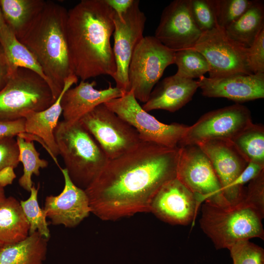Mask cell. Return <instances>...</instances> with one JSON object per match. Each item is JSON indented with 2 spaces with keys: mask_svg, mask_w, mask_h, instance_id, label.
<instances>
[{
  "mask_svg": "<svg viewBox=\"0 0 264 264\" xmlns=\"http://www.w3.org/2000/svg\"><path fill=\"white\" fill-rule=\"evenodd\" d=\"M179 147L142 141L136 148L109 160L85 190L91 213L115 220L149 212L160 188L176 177Z\"/></svg>",
  "mask_w": 264,
  "mask_h": 264,
  "instance_id": "1",
  "label": "cell"
},
{
  "mask_svg": "<svg viewBox=\"0 0 264 264\" xmlns=\"http://www.w3.org/2000/svg\"><path fill=\"white\" fill-rule=\"evenodd\" d=\"M114 10L105 0H82L67 11V35L75 75L82 81L113 78L116 65L110 38Z\"/></svg>",
  "mask_w": 264,
  "mask_h": 264,
  "instance_id": "2",
  "label": "cell"
},
{
  "mask_svg": "<svg viewBox=\"0 0 264 264\" xmlns=\"http://www.w3.org/2000/svg\"><path fill=\"white\" fill-rule=\"evenodd\" d=\"M67 11L60 4L46 1L33 23L18 39L42 67L55 100L66 81L76 76L67 41Z\"/></svg>",
  "mask_w": 264,
  "mask_h": 264,
  "instance_id": "3",
  "label": "cell"
},
{
  "mask_svg": "<svg viewBox=\"0 0 264 264\" xmlns=\"http://www.w3.org/2000/svg\"><path fill=\"white\" fill-rule=\"evenodd\" d=\"M54 136L70 178L77 186L85 190L109 159L79 120L58 122Z\"/></svg>",
  "mask_w": 264,
  "mask_h": 264,
  "instance_id": "4",
  "label": "cell"
},
{
  "mask_svg": "<svg viewBox=\"0 0 264 264\" xmlns=\"http://www.w3.org/2000/svg\"><path fill=\"white\" fill-rule=\"evenodd\" d=\"M263 217L243 200L227 207L204 202L199 224L216 249H229L241 240L264 239Z\"/></svg>",
  "mask_w": 264,
  "mask_h": 264,
  "instance_id": "5",
  "label": "cell"
},
{
  "mask_svg": "<svg viewBox=\"0 0 264 264\" xmlns=\"http://www.w3.org/2000/svg\"><path fill=\"white\" fill-rule=\"evenodd\" d=\"M55 101L43 78L32 70L19 67L0 90V119L24 118L29 113L48 108Z\"/></svg>",
  "mask_w": 264,
  "mask_h": 264,
  "instance_id": "6",
  "label": "cell"
},
{
  "mask_svg": "<svg viewBox=\"0 0 264 264\" xmlns=\"http://www.w3.org/2000/svg\"><path fill=\"white\" fill-rule=\"evenodd\" d=\"M176 51L154 36L144 37L135 48L128 69L129 90L137 100L145 103L166 68L174 64Z\"/></svg>",
  "mask_w": 264,
  "mask_h": 264,
  "instance_id": "7",
  "label": "cell"
},
{
  "mask_svg": "<svg viewBox=\"0 0 264 264\" xmlns=\"http://www.w3.org/2000/svg\"><path fill=\"white\" fill-rule=\"evenodd\" d=\"M79 120L109 160L132 151L143 141L132 126L104 104L96 106Z\"/></svg>",
  "mask_w": 264,
  "mask_h": 264,
  "instance_id": "8",
  "label": "cell"
},
{
  "mask_svg": "<svg viewBox=\"0 0 264 264\" xmlns=\"http://www.w3.org/2000/svg\"><path fill=\"white\" fill-rule=\"evenodd\" d=\"M176 177L196 195L200 204L230 205L209 158L198 145L179 147Z\"/></svg>",
  "mask_w": 264,
  "mask_h": 264,
  "instance_id": "9",
  "label": "cell"
},
{
  "mask_svg": "<svg viewBox=\"0 0 264 264\" xmlns=\"http://www.w3.org/2000/svg\"><path fill=\"white\" fill-rule=\"evenodd\" d=\"M104 104L132 126L145 142L178 147L188 126L180 123H163L145 111L135 98L132 89Z\"/></svg>",
  "mask_w": 264,
  "mask_h": 264,
  "instance_id": "10",
  "label": "cell"
},
{
  "mask_svg": "<svg viewBox=\"0 0 264 264\" xmlns=\"http://www.w3.org/2000/svg\"><path fill=\"white\" fill-rule=\"evenodd\" d=\"M251 123V112L242 105L236 104L213 110L188 126L178 147L216 139L232 141Z\"/></svg>",
  "mask_w": 264,
  "mask_h": 264,
  "instance_id": "11",
  "label": "cell"
},
{
  "mask_svg": "<svg viewBox=\"0 0 264 264\" xmlns=\"http://www.w3.org/2000/svg\"><path fill=\"white\" fill-rule=\"evenodd\" d=\"M192 48L201 53L208 61L209 78L253 74L249 67L247 48L229 39L223 28L218 26L202 32Z\"/></svg>",
  "mask_w": 264,
  "mask_h": 264,
  "instance_id": "12",
  "label": "cell"
},
{
  "mask_svg": "<svg viewBox=\"0 0 264 264\" xmlns=\"http://www.w3.org/2000/svg\"><path fill=\"white\" fill-rule=\"evenodd\" d=\"M139 1L134 0L126 13L113 17L114 30L112 48L116 71L113 78L116 87L124 93L129 91L128 69L134 50L144 37L146 17L139 8Z\"/></svg>",
  "mask_w": 264,
  "mask_h": 264,
  "instance_id": "13",
  "label": "cell"
},
{
  "mask_svg": "<svg viewBox=\"0 0 264 264\" xmlns=\"http://www.w3.org/2000/svg\"><path fill=\"white\" fill-rule=\"evenodd\" d=\"M202 33L191 16L188 0H175L163 9L154 37L177 51L193 48Z\"/></svg>",
  "mask_w": 264,
  "mask_h": 264,
  "instance_id": "14",
  "label": "cell"
},
{
  "mask_svg": "<svg viewBox=\"0 0 264 264\" xmlns=\"http://www.w3.org/2000/svg\"><path fill=\"white\" fill-rule=\"evenodd\" d=\"M200 205L196 195L176 177L157 192L150 212L167 223L185 225L194 223Z\"/></svg>",
  "mask_w": 264,
  "mask_h": 264,
  "instance_id": "15",
  "label": "cell"
},
{
  "mask_svg": "<svg viewBox=\"0 0 264 264\" xmlns=\"http://www.w3.org/2000/svg\"><path fill=\"white\" fill-rule=\"evenodd\" d=\"M60 169L64 178V189L57 196L46 197L44 210L52 224L74 227L91 213L89 200L85 190L72 181L66 169Z\"/></svg>",
  "mask_w": 264,
  "mask_h": 264,
  "instance_id": "16",
  "label": "cell"
},
{
  "mask_svg": "<svg viewBox=\"0 0 264 264\" xmlns=\"http://www.w3.org/2000/svg\"><path fill=\"white\" fill-rule=\"evenodd\" d=\"M209 158L230 205H235L232 185L248 161L231 140L216 139L198 145Z\"/></svg>",
  "mask_w": 264,
  "mask_h": 264,
  "instance_id": "17",
  "label": "cell"
},
{
  "mask_svg": "<svg viewBox=\"0 0 264 264\" xmlns=\"http://www.w3.org/2000/svg\"><path fill=\"white\" fill-rule=\"evenodd\" d=\"M198 82L202 95L207 97L225 98L238 103L264 97V73L218 78L203 76Z\"/></svg>",
  "mask_w": 264,
  "mask_h": 264,
  "instance_id": "18",
  "label": "cell"
},
{
  "mask_svg": "<svg viewBox=\"0 0 264 264\" xmlns=\"http://www.w3.org/2000/svg\"><path fill=\"white\" fill-rule=\"evenodd\" d=\"M96 85L95 81L81 80L79 85L65 92L61 100L64 121H78L96 106L121 97L124 93L117 87H112L110 84L108 88L101 90L94 88Z\"/></svg>",
  "mask_w": 264,
  "mask_h": 264,
  "instance_id": "19",
  "label": "cell"
},
{
  "mask_svg": "<svg viewBox=\"0 0 264 264\" xmlns=\"http://www.w3.org/2000/svg\"><path fill=\"white\" fill-rule=\"evenodd\" d=\"M198 88V81L175 74L159 82L142 107L147 112L155 110L175 112L192 100Z\"/></svg>",
  "mask_w": 264,
  "mask_h": 264,
  "instance_id": "20",
  "label": "cell"
},
{
  "mask_svg": "<svg viewBox=\"0 0 264 264\" xmlns=\"http://www.w3.org/2000/svg\"><path fill=\"white\" fill-rule=\"evenodd\" d=\"M78 79L76 76L70 77L65 82L59 96L50 106L40 111L29 113L24 118L25 132L35 135L43 140L48 149V154L59 167L57 157L59 153L54 131L62 113V96L73 84L77 83Z\"/></svg>",
  "mask_w": 264,
  "mask_h": 264,
  "instance_id": "21",
  "label": "cell"
},
{
  "mask_svg": "<svg viewBox=\"0 0 264 264\" xmlns=\"http://www.w3.org/2000/svg\"><path fill=\"white\" fill-rule=\"evenodd\" d=\"M48 240L35 232L21 242L3 245L0 264H44Z\"/></svg>",
  "mask_w": 264,
  "mask_h": 264,
  "instance_id": "22",
  "label": "cell"
},
{
  "mask_svg": "<svg viewBox=\"0 0 264 264\" xmlns=\"http://www.w3.org/2000/svg\"><path fill=\"white\" fill-rule=\"evenodd\" d=\"M29 226L20 202L15 198L0 200V242L14 243L26 239Z\"/></svg>",
  "mask_w": 264,
  "mask_h": 264,
  "instance_id": "23",
  "label": "cell"
},
{
  "mask_svg": "<svg viewBox=\"0 0 264 264\" xmlns=\"http://www.w3.org/2000/svg\"><path fill=\"white\" fill-rule=\"evenodd\" d=\"M45 2L44 0H0L4 22L18 39L31 25Z\"/></svg>",
  "mask_w": 264,
  "mask_h": 264,
  "instance_id": "24",
  "label": "cell"
},
{
  "mask_svg": "<svg viewBox=\"0 0 264 264\" xmlns=\"http://www.w3.org/2000/svg\"><path fill=\"white\" fill-rule=\"evenodd\" d=\"M264 29V5L254 0L238 20L224 29L227 37L245 48L250 47Z\"/></svg>",
  "mask_w": 264,
  "mask_h": 264,
  "instance_id": "25",
  "label": "cell"
},
{
  "mask_svg": "<svg viewBox=\"0 0 264 264\" xmlns=\"http://www.w3.org/2000/svg\"><path fill=\"white\" fill-rule=\"evenodd\" d=\"M0 43L12 73L18 68H26L39 75L47 83L46 77L34 56L6 23L0 29Z\"/></svg>",
  "mask_w": 264,
  "mask_h": 264,
  "instance_id": "26",
  "label": "cell"
},
{
  "mask_svg": "<svg viewBox=\"0 0 264 264\" xmlns=\"http://www.w3.org/2000/svg\"><path fill=\"white\" fill-rule=\"evenodd\" d=\"M236 147L248 161L264 164V127L253 123L232 140Z\"/></svg>",
  "mask_w": 264,
  "mask_h": 264,
  "instance_id": "27",
  "label": "cell"
},
{
  "mask_svg": "<svg viewBox=\"0 0 264 264\" xmlns=\"http://www.w3.org/2000/svg\"><path fill=\"white\" fill-rule=\"evenodd\" d=\"M16 141L19 149V161L23 166V174L19 179L20 185L24 190L30 192L33 185L32 176L40 175V169L47 167L48 162L40 157L32 141L27 140L20 135Z\"/></svg>",
  "mask_w": 264,
  "mask_h": 264,
  "instance_id": "28",
  "label": "cell"
},
{
  "mask_svg": "<svg viewBox=\"0 0 264 264\" xmlns=\"http://www.w3.org/2000/svg\"><path fill=\"white\" fill-rule=\"evenodd\" d=\"M174 64L177 66L176 74L187 79L199 78L210 69L204 56L192 48L176 51Z\"/></svg>",
  "mask_w": 264,
  "mask_h": 264,
  "instance_id": "29",
  "label": "cell"
},
{
  "mask_svg": "<svg viewBox=\"0 0 264 264\" xmlns=\"http://www.w3.org/2000/svg\"><path fill=\"white\" fill-rule=\"evenodd\" d=\"M30 197L20 201V204L29 224V235L38 232L42 237L48 240L50 231L46 221V215L41 209L38 201V188L33 185L30 191Z\"/></svg>",
  "mask_w": 264,
  "mask_h": 264,
  "instance_id": "30",
  "label": "cell"
},
{
  "mask_svg": "<svg viewBox=\"0 0 264 264\" xmlns=\"http://www.w3.org/2000/svg\"><path fill=\"white\" fill-rule=\"evenodd\" d=\"M254 1L214 0L218 26L225 29L242 15L252 5Z\"/></svg>",
  "mask_w": 264,
  "mask_h": 264,
  "instance_id": "31",
  "label": "cell"
},
{
  "mask_svg": "<svg viewBox=\"0 0 264 264\" xmlns=\"http://www.w3.org/2000/svg\"><path fill=\"white\" fill-rule=\"evenodd\" d=\"M191 16L202 32L218 27L214 0H188Z\"/></svg>",
  "mask_w": 264,
  "mask_h": 264,
  "instance_id": "32",
  "label": "cell"
},
{
  "mask_svg": "<svg viewBox=\"0 0 264 264\" xmlns=\"http://www.w3.org/2000/svg\"><path fill=\"white\" fill-rule=\"evenodd\" d=\"M228 249L233 264H264L263 248L249 240H239Z\"/></svg>",
  "mask_w": 264,
  "mask_h": 264,
  "instance_id": "33",
  "label": "cell"
},
{
  "mask_svg": "<svg viewBox=\"0 0 264 264\" xmlns=\"http://www.w3.org/2000/svg\"><path fill=\"white\" fill-rule=\"evenodd\" d=\"M249 182L242 200L264 215V170Z\"/></svg>",
  "mask_w": 264,
  "mask_h": 264,
  "instance_id": "34",
  "label": "cell"
},
{
  "mask_svg": "<svg viewBox=\"0 0 264 264\" xmlns=\"http://www.w3.org/2000/svg\"><path fill=\"white\" fill-rule=\"evenodd\" d=\"M20 163L19 149L14 137L0 138V171L11 167L16 168Z\"/></svg>",
  "mask_w": 264,
  "mask_h": 264,
  "instance_id": "35",
  "label": "cell"
},
{
  "mask_svg": "<svg viewBox=\"0 0 264 264\" xmlns=\"http://www.w3.org/2000/svg\"><path fill=\"white\" fill-rule=\"evenodd\" d=\"M247 57L249 67L253 74L264 73V29L252 45L247 48Z\"/></svg>",
  "mask_w": 264,
  "mask_h": 264,
  "instance_id": "36",
  "label": "cell"
},
{
  "mask_svg": "<svg viewBox=\"0 0 264 264\" xmlns=\"http://www.w3.org/2000/svg\"><path fill=\"white\" fill-rule=\"evenodd\" d=\"M25 119H0V138L14 137L25 133Z\"/></svg>",
  "mask_w": 264,
  "mask_h": 264,
  "instance_id": "37",
  "label": "cell"
},
{
  "mask_svg": "<svg viewBox=\"0 0 264 264\" xmlns=\"http://www.w3.org/2000/svg\"><path fill=\"white\" fill-rule=\"evenodd\" d=\"M11 74L9 65L0 43V90L5 86Z\"/></svg>",
  "mask_w": 264,
  "mask_h": 264,
  "instance_id": "38",
  "label": "cell"
},
{
  "mask_svg": "<svg viewBox=\"0 0 264 264\" xmlns=\"http://www.w3.org/2000/svg\"><path fill=\"white\" fill-rule=\"evenodd\" d=\"M119 17L127 12L131 7L134 0H105Z\"/></svg>",
  "mask_w": 264,
  "mask_h": 264,
  "instance_id": "39",
  "label": "cell"
},
{
  "mask_svg": "<svg viewBox=\"0 0 264 264\" xmlns=\"http://www.w3.org/2000/svg\"><path fill=\"white\" fill-rule=\"evenodd\" d=\"M11 167H5L0 171V186L3 188L12 184L16 176Z\"/></svg>",
  "mask_w": 264,
  "mask_h": 264,
  "instance_id": "40",
  "label": "cell"
},
{
  "mask_svg": "<svg viewBox=\"0 0 264 264\" xmlns=\"http://www.w3.org/2000/svg\"><path fill=\"white\" fill-rule=\"evenodd\" d=\"M5 23V22L3 19L1 11V9H0V29Z\"/></svg>",
  "mask_w": 264,
  "mask_h": 264,
  "instance_id": "41",
  "label": "cell"
},
{
  "mask_svg": "<svg viewBox=\"0 0 264 264\" xmlns=\"http://www.w3.org/2000/svg\"><path fill=\"white\" fill-rule=\"evenodd\" d=\"M5 198L3 188L0 186V200Z\"/></svg>",
  "mask_w": 264,
  "mask_h": 264,
  "instance_id": "42",
  "label": "cell"
},
{
  "mask_svg": "<svg viewBox=\"0 0 264 264\" xmlns=\"http://www.w3.org/2000/svg\"><path fill=\"white\" fill-rule=\"evenodd\" d=\"M3 245L2 243L0 242V248Z\"/></svg>",
  "mask_w": 264,
  "mask_h": 264,
  "instance_id": "43",
  "label": "cell"
}]
</instances>
